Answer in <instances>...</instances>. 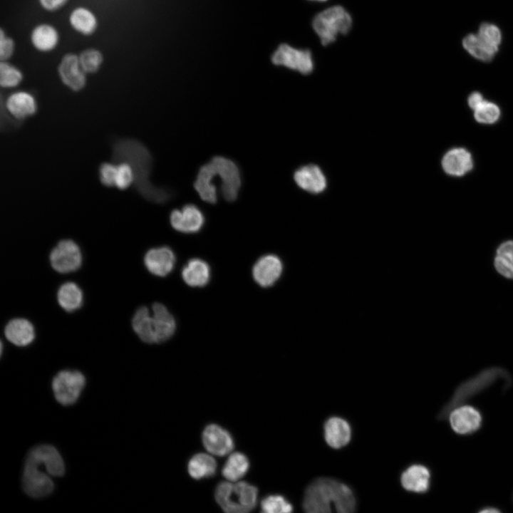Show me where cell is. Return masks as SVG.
I'll return each instance as SVG.
<instances>
[{"label":"cell","mask_w":513,"mask_h":513,"mask_svg":"<svg viewBox=\"0 0 513 513\" xmlns=\"http://www.w3.org/2000/svg\"><path fill=\"white\" fill-rule=\"evenodd\" d=\"M134 177L133 169L129 163L123 162L116 165L115 187L125 190L131 185Z\"/></svg>","instance_id":"8d00e7d4"},{"label":"cell","mask_w":513,"mask_h":513,"mask_svg":"<svg viewBox=\"0 0 513 513\" xmlns=\"http://www.w3.org/2000/svg\"><path fill=\"white\" fill-rule=\"evenodd\" d=\"M49 260L56 271L68 274L81 266L82 255L77 244L71 239H63L51 250Z\"/></svg>","instance_id":"ba28073f"},{"label":"cell","mask_w":513,"mask_h":513,"mask_svg":"<svg viewBox=\"0 0 513 513\" xmlns=\"http://www.w3.org/2000/svg\"><path fill=\"white\" fill-rule=\"evenodd\" d=\"M494 266L500 274L513 279V240L506 241L498 247Z\"/></svg>","instance_id":"1f68e13d"},{"label":"cell","mask_w":513,"mask_h":513,"mask_svg":"<svg viewBox=\"0 0 513 513\" xmlns=\"http://www.w3.org/2000/svg\"><path fill=\"white\" fill-rule=\"evenodd\" d=\"M24 79L21 71L9 61L0 63V86L4 89H12L19 86Z\"/></svg>","instance_id":"d6a6232c"},{"label":"cell","mask_w":513,"mask_h":513,"mask_svg":"<svg viewBox=\"0 0 513 513\" xmlns=\"http://www.w3.org/2000/svg\"><path fill=\"white\" fill-rule=\"evenodd\" d=\"M292 512L291 504L279 494L269 495L261 502L260 513H292Z\"/></svg>","instance_id":"e575fe53"},{"label":"cell","mask_w":513,"mask_h":513,"mask_svg":"<svg viewBox=\"0 0 513 513\" xmlns=\"http://www.w3.org/2000/svg\"><path fill=\"white\" fill-rule=\"evenodd\" d=\"M176 256L168 247L153 248L146 252L144 264L147 269L157 276H165L174 269Z\"/></svg>","instance_id":"2e32d148"},{"label":"cell","mask_w":513,"mask_h":513,"mask_svg":"<svg viewBox=\"0 0 513 513\" xmlns=\"http://www.w3.org/2000/svg\"><path fill=\"white\" fill-rule=\"evenodd\" d=\"M296 185L311 193H320L326 187V180L319 167L308 165L299 168L294 175Z\"/></svg>","instance_id":"ffe728a7"},{"label":"cell","mask_w":513,"mask_h":513,"mask_svg":"<svg viewBox=\"0 0 513 513\" xmlns=\"http://www.w3.org/2000/svg\"><path fill=\"white\" fill-rule=\"evenodd\" d=\"M462 45L472 56L482 61L492 60L499 48L480 31L465 36Z\"/></svg>","instance_id":"cb8c5ba5"},{"label":"cell","mask_w":513,"mask_h":513,"mask_svg":"<svg viewBox=\"0 0 513 513\" xmlns=\"http://www.w3.org/2000/svg\"><path fill=\"white\" fill-rule=\"evenodd\" d=\"M81 68L86 74L97 73L103 63V55L100 51L89 48L82 51L79 55Z\"/></svg>","instance_id":"836d02e7"},{"label":"cell","mask_w":513,"mask_h":513,"mask_svg":"<svg viewBox=\"0 0 513 513\" xmlns=\"http://www.w3.org/2000/svg\"><path fill=\"white\" fill-rule=\"evenodd\" d=\"M33 47L38 51L48 53L58 46L60 35L58 29L52 24L42 23L35 26L30 34Z\"/></svg>","instance_id":"7402d4cb"},{"label":"cell","mask_w":513,"mask_h":513,"mask_svg":"<svg viewBox=\"0 0 513 513\" xmlns=\"http://www.w3.org/2000/svg\"><path fill=\"white\" fill-rule=\"evenodd\" d=\"M323 435L326 442L331 447L339 449L350 442L351 427L347 420L341 417H330L324 423Z\"/></svg>","instance_id":"ac0fdd59"},{"label":"cell","mask_w":513,"mask_h":513,"mask_svg":"<svg viewBox=\"0 0 513 513\" xmlns=\"http://www.w3.org/2000/svg\"><path fill=\"white\" fill-rule=\"evenodd\" d=\"M7 112L16 120H25L36 114L38 105L34 95L26 90L11 93L5 102Z\"/></svg>","instance_id":"e0dca14e"},{"label":"cell","mask_w":513,"mask_h":513,"mask_svg":"<svg viewBox=\"0 0 513 513\" xmlns=\"http://www.w3.org/2000/svg\"><path fill=\"white\" fill-rule=\"evenodd\" d=\"M170 220L175 230L186 234L198 232L204 224L203 213L194 204H187L180 210H173Z\"/></svg>","instance_id":"4fadbf2b"},{"label":"cell","mask_w":513,"mask_h":513,"mask_svg":"<svg viewBox=\"0 0 513 513\" xmlns=\"http://www.w3.org/2000/svg\"><path fill=\"white\" fill-rule=\"evenodd\" d=\"M41 7L48 12H55L62 9L69 0H38Z\"/></svg>","instance_id":"ab89813d"},{"label":"cell","mask_w":513,"mask_h":513,"mask_svg":"<svg viewBox=\"0 0 513 513\" xmlns=\"http://www.w3.org/2000/svg\"><path fill=\"white\" fill-rule=\"evenodd\" d=\"M249 468L247 456L241 452H234L227 459L222 473L229 482H235L242 478Z\"/></svg>","instance_id":"4dcf8cb0"},{"label":"cell","mask_w":513,"mask_h":513,"mask_svg":"<svg viewBox=\"0 0 513 513\" xmlns=\"http://www.w3.org/2000/svg\"><path fill=\"white\" fill-rule=\"evenodd\" d=\"M446 420L455 434L466 437L477 433L482 428L484 415L477 407L464 403L452 409Z\"/></svg>","instance_id":"8992f818"},{"label":"cell","mask_w":513,"mask_h":513,"mask_svg":"<svg viewBox=\"0 0 513 513\" xmlns=\"http://www.w3.org/2000/svg\"><path fill=\"white\" fill-rule=\"evenodd\" d=\"M331 503L337 513H354L355 497L346 484L333 479L321 477L308 486L303 502L305 513H331Z\"/></svg>","instance_id":"6da1fadb"},{"label":"cell","mask_w":513,"mask_h":513,"mask_svg":"<svg viewBox=\"0 0 513 513\" xmlns=\"http://www.w3.org/2000/svg\"><path fill=\"white\" fill-rule=\"evenodd\" d=\"M116 165L105 162L99 167V178L100 182L106 187L115 186Z\"/></svg>","instance_id":"f35d334b"},{"label":"cell","mask_w":513,"mask_h":513,"mask_svg":"<svg viewBox=\"0 0 513 513\" xmlns=\"http://www.w3.org/2000/svg\"><path fill=\"white\" fill-rule=\"evenodd\" d=\"M134 331L147 343H160L170 338L176 330V322L165 306L155 303L152 313L146 306L140 307L132 319Z\"/></svg>","instance_id":"7a4b0ae2"},{"label":"cell","mask_w":513,"mask_h":513,"mask_svg":"<svg viewBox=\"0 0 513 513\" xmlns=\"http://www.w3.org/2000/svg\"><path fill=\"white\" fill-rule=\"evenodd\" d=\"M57 71L61 81L71 90L78 92L86 87L87 74L81 68L78 55L73 53L63 55Z\"/></svg>","instance_id":"8fae6325"},{"label":"cell","mask_w":513,"mask_h":513,"mask_svg":"<svg viewBox=\"0 0 513 513\" xmlns=\"http://www.w3.org/2000/svg\"><path fill=\"white\" fill-rule=\"evenodd\" d=\"M218 176V171L213 160L202 165L197 175L194 187L201 199L208 203L217 202V194L214 179Z\"/></svg>","instance_id":"d6986e66"},{"label":"cell","mask_w":513,"mask_h":513,"mask_svg":"<svg viewBox=\"0 0 513 513\" xmlns=\"http://www.w3.org/2000/svg\"><path fill=\"white\" fill-rule=\"evenodd\" d=\"M257 488L246 482H222L215 490V499L224 513H250L257 503Z\"/></svg>","instance_id":"277c9868"},{"label":"cell","mask_w":513,"mask_h":513,"mask_svg":"<svg viewBox=\"0 0 513 513\" xmlns=\"http://www.w3.org/2000/svg\"><path fill=\"white\" fill-rule=\"evenodd\" d=\"M430 472L428 468L423 465L415 464L408 467L401 475L403 487L415 492H424L428 490L430 484Z\"/></svg>","instance_id":"484cf974"},{"label":"cell","mask_w":513,"mask_h":513,"mask_svg":"<svg viewBox=\"0 0 513 513\" xmlns=\"http://www.w3.org/2000/svg\"><path fill=\"white\" fill-rule=\"evenodd\" d=\"M271 61L277 66H283L309 74L314 69V61L310 51L297 49L287 44H281L274 53Z\"/></svg>","instance_id":"9c48e42d"},{"label":"cell","mask_w":513,"mask_h":513,"mask_svg":"<svg viewBox=\"0 0 513 513\" xmlns=\"http://www.w3.org/2000/svg\"><path fill=\"white\" fill-rule=\"evenodd\" d=\"M221 177V190L224 199L234 201L241 187V175L237 165L231 160L217 156L214 157Z\"/></svg>","instance_id":"7c38bea8"},{"label":"cell","mask_w":513,"mask_h":513,"mask_svg":"<svg viewBox=\"0 0 513 513\" xmlns=\"http://www.w3.org/2000/svg\"><path fill=\"white\" fill-rule=\"evenodd\" d=\"M4 333L11 343L18 346H28L35 338L33 326L29 321L22 318L9 321L5 327Z\"/></svg>","instance_id":"d4e9b609"},{"label":"cell","mask_w":513,"mask_h":513,"mask_svg":"<svg viewBox=\"0 0 513 513\" xmlns=\"http://www.w3.org/2000/svg\"><path fill=\"white\" fill-rule=\"evenodd\" d=\"M85 385V376L80 371L64 370L53 379L52 388L59 403L70 405L78 399Z\"/></svg>","instance_id":"52a82bcc"},{"label":"cell","mask_w":513,"mask_h":513,"mask_svg":"<svg viewBox=\"0 0 513 513\" xmlns=\"http://www.w3.org/2000/svg\"><path fill=\"white\" fill-rule=\"evenodd\" d=\"M479 513H501L499 510L494 509V508H487L482 511H480Z\"/></svg>","instance_id":"b9f144b4"},{"label":"cell","mask_w":513,"mask_h":513,"mask_svg":"<svg viewBox=\"0 0 513 513\" xmlns=\"http://www.w3.org/2000/svg\"><path fill=\"white\" fill-rule=\"evenodd\" d=\"M313 28L323 46L333 42L338 34L347 33L351 28L350 14L341 6L330 7L314 19Z\"/></svg>","instance_id":"5b68a950"},{"label":"cell","mask_w":513,"mask_h":513,"mask_svg":"<svg viewBox=\"0 0 513 513\" xmlns=\"http://www.w3.org/2000/svg\"><path fill=\"white\" fill-rule=\"evenodd\" d=\"M15 51L14 39L7 36L3 28L0 32V58L1 61H9Z\"/></svg>","instance_id":"74e56055"},{"label":"cell","mask_w":513,"mask_h":513,"mask_svg":"<svg viewBox=\"0 0 513 513\" xmlns=\"http://www.w3.org/2000/svg\"><path fill=\"white\" fill-rule=\"evenodd\" d=\"M468 105L473 110L479 108L485 100L478 92L472 93L468 98Z\"/></svg>","instance_id":"60d3db41"},{"label":"cell","mask_w":513,"mask_h":513,"mask_svg":"<svg viewBox=\"0 0 513 513\" xmlns=\"http://www.w3.org/2000/svg\"><path fill=\"white\" fill-rule=\"evenodd\" d=\"M315 1H326V0H315Z\"/></svg>","instance_id":"7bdbcfd3"},{"label":"cell","mask_w":513,"mask_h":513,"mask_svg":"<svg viewBox=\"0 0 513 513\" xmlns=\"http://www.w3.org/2000/svg\"><path fill=\"white\" fill-rule=\"evenodd\" d=\"M474 112L476 120L484 124L494 123L500 116V110L498 106L486 100Z\"/></svg>","instance_id":"d590c367"},{"label":"cell","mask_w":513,"mask_h":513,"mask_svg":"<svg viewBox=\"0 0 513 513\" xmlns=\"http://www.w3.org/2000/svg\"><path fill=\"white\" fill-rule=\"evenodd\" d=\"M283 270L282 262L274 254H267L259 258L252 269L254 281L261 287L267 288L274 285L279 279Z\"/></svg>","instance_id":"5bb4252c"},{"label":"cell","mask_w":513,"mask_h":513,"mask_svg":"<svg viewBox=\"0 0 513 513\" xmlns=\"http://www.w3.org/2000/svg\"><path fill=\"white\" fill-rule=\"evenodd\" d=\"M442 166L444 171L452 176L460 177L473 167L471 154L464 148H453L450 150L442 160Z\"/></svg>","instance_id":"603a6c76"},{"label":"cell","mask_w":513,"mask_h":513,"mask_svg":"<svg viewBox=\"0 0 513 513\" xmlns=\"http://www.w3.org/2000/svg\"><path fill=\"white\" fill-rule=\"evenodd\" d=\"M182 277L190 286H204L210 280V267L206 261L200 259H192L183 267Z\"/></svg>","instance_id":"4316f807"},{"label":"cell","mask_w":513,"mask_h":513,"mask_svg":"<svg viewBox=\"0 0 513 513\" xmlns=\"http://www.w3.org/2000/svg\"><path fill=\"white\" fill-rule=\"evenodd\" d=\"M202 442L209 453L217 456L228 455L234 448L231 435L215 424H210L204 428L202 432Z\"/></svg>","instance_id":"9a60e30c"},{"label":"cell","mask_w":513,"mask_h":513,"mask_svg":"<svg viewBox=\"0 0 513 513\" xmlns=\"http://www.w3.org/2000/svg\"><path fill=\"white\" fill-rule=\"evenodd\" d=\"M68 21L75 31L85 36L93 35L98 26L95 14L85 6L73 9L69 14Z\"/></svg>","instance_id":"83f0119b"},{"label":"cell","mask_w":513,"mask_h":513,"mask_svg":"<svg viewBox=\"0 0 513 513\" xmlns=\"http://www.w3.org/2000/svg\"><path fill=\"white\" fill-rule=\"evenodd\" d=\"M28 455L43 464L49 475L55 477L63 475L64 462L61 455L54 447L49 445H38L31 449Z\"/></svg>","instance_id":"44dd1931"},{"label":"cell","mask_w":513,"mask_h":513,"mask_svg":"<svg viewBox=\"0 0 513 513\" xmlns=\"http://www.w3.org/2000/svg\"><path fill=\"white\" fill-rule=\"evenodd\" d=\"M33 462L26 459L22 477L24 492L33 498L46 497L54 489L53 480Z\"/></svg>","instance_id":"30bf717a"},{"label":"cell","mask_w":513,"mask_h":513,"mask_svg":"<svg viewBox=\"0 0 513 513\" xmlns=\"http://www.w3.org/2000/svg\"><path fill=\"white\" fill-rule=\"evenodd\" d=\"M57 301L60 306L67 312L79 309L83 301V293L73 282L63 284L57 292Z\"/></svg>","instance_id":"f546056e"},{"label":"cell","mask_w":513,"mask_h":513,"mask_svg":"<svg viewBox=\"0 0 513 513\" xmlns=\"http://www.w3.org/2000/svg\"><path fill=\"white\" fill-rule=\"evenodd\" d=\"M502 379L504 382V388L507 389L512 385V378L506 369L500 366H491L461 382L455 388L450 400L438 413L437 420H446L447 415L452 409L457 405L467 403L470 399Z\"/></svg>","instance_id":"3957f363"},{"label":"cell","mask_w":513,"mask_h":513,"mask_svg":"<svg viewBox=\"0 0 513 513\" xmlns=\"http://www.w3.org/2000/svg\"><path fill=\"white\" fill-rule=\"evenodd\" d=\"M188 472L195 480L213 476L217 470V462L213 457L205 453L195 455L188 462Z\"/></svg>","instance_id":"f1b7e54d"}]
</instances>
